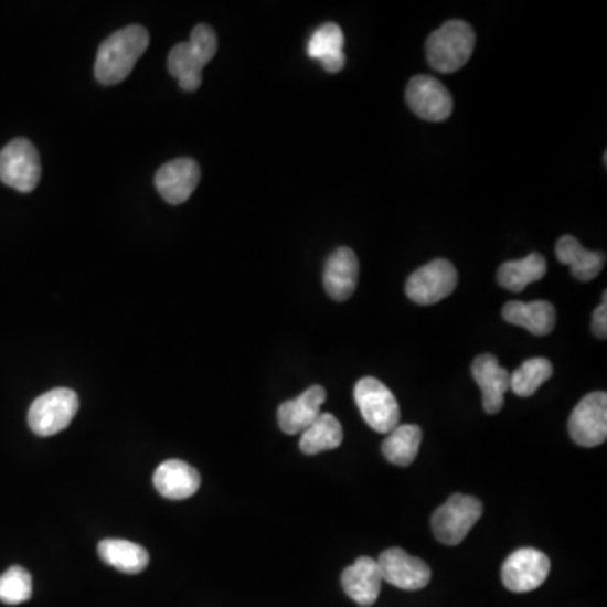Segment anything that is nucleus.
Instances as JSON below:
<instances>
[{"label": "nucleus", "instance_id": "f257e3e1", "mask_svg": "<svg viewBox=\"0 0 607 607\" xmlns=\"http://www.w3.org/2000/svg\"><path fill=\"white\" fill-rule=\"evenodd\" d=\"M149 47V33L142 25H129L108 36L98 47L95 78L105 86L117 85L132 73Z\"/></svg>", "mask_w": 607, "mask_h": 607}, {"label": "nucleus", "instance_id": "f03ea898", "mask_svg": "<svg viewBox=\"0 0 607 607\" xmlns=\"http://www.w3.org/2000/svg\"><path fill=\"white\" fill-rule=\"evenodd\" d=\"M219 50L216 33L210 25L200 24L193 29L190 43L172 47L168 57V70L184 92H196L203 82L204 66L215 57Z\"/></svg>", "mask_w": 607, "mask_h": 607}, {"label": "nucleus", "instance_id": "7ed1b4c3", "mask_svg": "<svg viewBox=\"0 0 607 607\" xmlns=\"http://www.w3.org/2000/svg\"><path fill=\"white\" fill-rule=\"evenodd\" d=\"M476 34L465 21H447L430 34L425 53L436 72L454 73L461 70L475 51Z\"/></svg>", "mask_w": 607, "mask_h": 607}, {"label": "nucleus", "instance_id": "20e7f679", "mask_svg": "<svg viewBox=\"0 0 607 607\" xmlns=\"http://www.w3.org/2000/svg\"><path fill=\"white\" fill-rule=\"evenodd\" d=\"M78 408V395L72 388L50 390L29 407V427L40 437L56 436L72 424Z\"/></svg>", "mask_w": 607, "mask_h": 607}, {"label": "nucleus", "instance_id": "39448f33", "mask_svg": "<svg viewBox=\"0 0 607 607\" xmlns=\"http://www.w3.org/2000/svg\"><path fill=\"white\" fill-rule=\"evenodd\" d=\"M354 402L364 422L380 434L392 433L401 425V407L388 386L380 380L366 376L354 386Z\"/></svg>", "mask_w": 607, "mask_h": 607}, {"label": "nucleus", "instance_id": "423d86ee", "mask_svg": "<svg viewBox=\"0 0 607 607\" xmlns=\"http://www.w3.org/2000/svg\"><path fill=\"white\" fill-rule=\"evenodd\" d=\"M482 503L475 497L456 493L437 508L433 517L436 539L444 545H459L479 522Z\"/></svg>", "mask_w": 607, "mask_h": 607}, {"label": "nucleus", "instance_id": "0eeeda50", "mask_svg": "<svg viewBox=\"0 0 607 607\" xmlns=\"http://www.w3.org/2000/svg\"><path fill=\"white\" fill-rule=\"evenodd\" d=\"M40 179V152L28 139H14L0 150V181L6 187L31 193Z\"/></svg>", "mask_w": 607, "mask_h": 607}, {"label": "nucleus", "instance_id": "6e6552de", "mask_svg": "<svg viewBox=\"0 0 607 607\" xmlns=\"http://www.w3.org/2000/svg\"><path fill=\"white\" fill-rule=\"evenodd\" d=\"M458 286V270L446 258L425 264L408 277L405 292L418 306H433L446 299Z\"/></svg>", "mask_w": 607, "mask_h": 607}, {"label": "nucleus", "instance_id": "1a4fd4ad", "mask_svg": "<svg viewBox=\"0 0 607 607\" xmlns=\"http://www.w3.org/2000/svg\"><path fill=\"white\" fill-rule=\"evenodd\" d=\"M551 572V558L536 549H520L504 561L501 568L503 586L511 593H532L539 589Z\"/></svg>", "mask_w": 607, "mask_h": 607}, {"label": "nucleus", "instance_id": "9d476101", "mask_svg": "<svg viewBox=\"0 0 607 607\" xmlns=\"http://www.w3.org/2000/svg\"><path fill=\"white\" fill-rule=\"evenodd\" d=\"M568 433L575 444L596 447L607 437V395L594 392L586 395L572 411Z\"/></svg>", "mask_w": 607, "mask_h": 607}, {"label": "nucleus", "instance_id": "9b49d317", "mask_svg": "<svg viewBox=\"0 0 607 607\" xmlns=\"http://www.w3.org/2000/svg\"><path fill=\"white\" fill-rule=\"evenodd\" d=\"M405 98L411 110L424 120L443 121L452 115L454 102L449 89L434 76H414L408 82Z\"/></svg>", "mask_w": 607, "mask_h": 607}, {"label": "nucleus", "instance_id": "f8f14e48", "mask_svg": "<svg viewBox=\"0 0 607 607\" xmlns=\"http://www.w3.org/2000/svg\"><path fill=\"white\" fill-rule=\"evenodd\" d=\"M382 579L402 590H420L430 583L433 572L420 558L412 557L402 549H388L380 555Z\"/></svg>", "mask_w": 607, "mask_h": 607}, {"label": "nucleus", "instance_id": "ddd939ff", "mask_svg": "<svg viewBox=\"0 0 607 607\" xmlns=\"http://www.w3.org/2000/svg\"><path fill=\"white\" fill-rule=\"evenodd\" d=\"M201 171L196 161L179 158L168 162L156 174V190L169 204H181L190 200L198 188Z\"/></svg>", "mask_w": 607, "mask_h": 607}, {"label": "nucleus", "instance_id": "4468645a", "mask_svg": "<svg viewBox=\"0 0 607 607\" xmlns=\"http://www.w3.org/2000/svg\"><path fill=\"white\" fill-rule=\"evenodd\" d=\"M472 379L481 388L486 414H498L503 408L504 395L510 390V372L500 366L493 354H481L472 363Z\"/></svg>", "mask_w": 607, "mask_h": 607}, {"label": "nucleus", "instance_id": "2eb2a0df", "mask_svg": "<svg viewBox=\"0 0 607 607\" xmlns=\"http://www.w3.org/2000/svg\"><path fill=\"white\" fill-rule=\"evenodd\" d=\"M326 402V390L319 385L300 393L294 401L284 402L277 412L280 429L289 436L302 434L303 430L315 424L316 418L321 415L322 404Z\"/></svg>", "mask_w": 607, "mask_h": 607}, {"label": "nucleus", "instance_id": "dca6fc26", "mask_svg": "<svg viewBox=\"0 0 607 607\" xmlns=\"http://www.w3.org/2000/svg\"><path fill=\"white\" fill-rule=\"evenodd\" d=\"M360 276V262L351 248L340 247L326 262L324 289L337 302H344L353 296Z\"/></svg>", "mask_w": 607, "mask_h": 607}, {"label": "nucleus", "instance_id": "f3484780", "mask_svg": "<svg viewBox=\"0 0 607 607\" xmlns=\"http://www.w3.org/2000/svg\"><path fill=\"white\" fill-rule=\"evenodd\" d=\"M382 583L379 562L370 557L358 558L353 565L344 568L341 575L344 593L361 607H370L376 603Z\"/></svg>", "mask_w": 607, "mask_h": 607}, {"label": "nucleus", "instance_id": "a211bd4d", "mask_svg": "<svg viewBox=\"0 0 607 607\" xmlns=\"http://www.w3.org/2000/svg\"><path fill=\"white\" fill-rule=\"evenodd\" d=\"M200 484V472L178 459L162 462L155 472L156 490L168 500H187L196 494Z\"/></svg>", "mask_w": 607, "mask_h": 607}, {"label": "nucleus", "instance_id": "6ab92c4d", "mask_svg": "<svg viewBox=\"0 0 607 607\" xmlns=\"http://www.w3.org/2000/svg\"><path fill=\"white\" fill-rule=\"evenodd\" d=\"M503 319L510 324L529 329L535 337H546L554 331L557 312L546 300H533V302L511 300L504 303Z\"/></svg>", "mask_w": 607, "mask_h": 607}, {"label": "nucleus", "instance_id": "aec40b11", "mask_svg": "<svg viewBox=\"0 0 607 607\" xmlns=\"http://www.w3.org/2000/svg\"><path fill=\"white\" fill-rule=\"evenodd\" d=\"M555 255L561 264L571 268L572 276L583 283L596 279L603 270L606 255L599 252L587 251L581 245L579 239L565 235L555 245Z\"/></svg>", "mask_w": 607, "mask_h": 607}, {"label": "nucleus", "instance_id": "412c9836", "mask_svg": "<svg viewBox=\"0 0 607 607\" xmlns=\"http://www.w3.org/2000/svg\"><path fill=\"white\" fill-rule=\"evenodd\" d=\"M343 29L334 22H326L316 29L308 44V54L312 60L319 61L328 73H338L347 65V56L343 53Z\"/></svg>", "mask_w": 607, "mask_h": 607}, {"label": "nucleus", "instance_id": "4be33fe9", "mask_svg": "<svg viewBox=\"0 0 607 607\" xmlns=\"http://www.w3.org/2000/svg\"><path fill=\"white\" fill-rule=\"evenodd\" d=\"M98 555L105 564L124 574H140L149 565V554L146 549L129 540H104L98 543Z\"/></svg>", "mask_w": 607, "mask_h": 607}, {"label": "nucleus", "instance_id": "5701e85b", "mask_svg": "<svg viewBox=\"0 0 607 607\" xmlns=\"http://www.w3.org/2000/svg\"><path fill=\"white\" fill-rule=\"evenodd\" d=\"M546 274L545 258L540 254H530L522 260L504 262L498 268V284L511 292H522L526 286L543 279Z\"/></svg>", "mask_w": 607, "mask_h": 607}, {"label": "nucleus", "instance_id": "b1692460", "mask_svg": "<svg viewBox=\"0 0 607 607\" xmlns=\"http://www.w3.org/2000/svg\"><path fill=\"white\" fill-rule=\"evenodd\" d=\"M343 443V427L334 415L321 414L315 424L303 430L299 447L303 454L316 456L324 450L337 449Z\"/></svg>", "mask_w": 607, "mask_h": 607}, {"label": "nucleus", "instance_id": "393cba45", "mask_svg": "<svg viewBox=\"0 0 607 607\" xmlns=\"http://www.w3.org/2000/svg\"><path fill=\"white\" fill-rule=\"evenodd\" d=\"M422 430L418 425L404 424L398 425L392 433L386 436L383 443V456L388 459L392 465L411 466L417 458L418 449H420Z\"/></svg>", "mask_w": 607, "mask_h": 607}, {"label": "nucleus", "instance_id": "a878e982", "mask_svg": "<svg viewBox=\"0 0 607 607\" xmlns=\"http://www.w3.org/2000/svg\"><path fill=\"white\" fill-rule=\"evenodd\" d=\"M554 375V366L546 358L526 360L520 369L510 373V390L519 397H532L533 393Z\"/></svg>", "mask_w": 607, "mask_h": 607}, {"label": "nucleus", "instance_id": "bb28decb", "mask_svg": "<svg viewBox=\"0 0 607 607\" xmlns=\"http://www.w3.org/2000/svg\"><path fill=\"white\" fill-rule=\"evenodd\" d=\"M33 597V577L24 567L8 568L0 575V603L18 606Z\"/></svg>", "mask_w": 607, "mask_h": 607}, {"label": "nucleus", "instance_id": "cd10ccee", "mask_svg": "<svg viewBox=\"0 0 607 607\" xmlns=\"http://www.w3.org/2000/svg\"><path fill=\"white\" fill-rule=\"evenodd\" d=\"M593 331L600 340L607 338V306L606 302L600 303L599 308L594 311Z\"/></svg>", "mask_w": 607, "mask_h": 607}]
</instances>
